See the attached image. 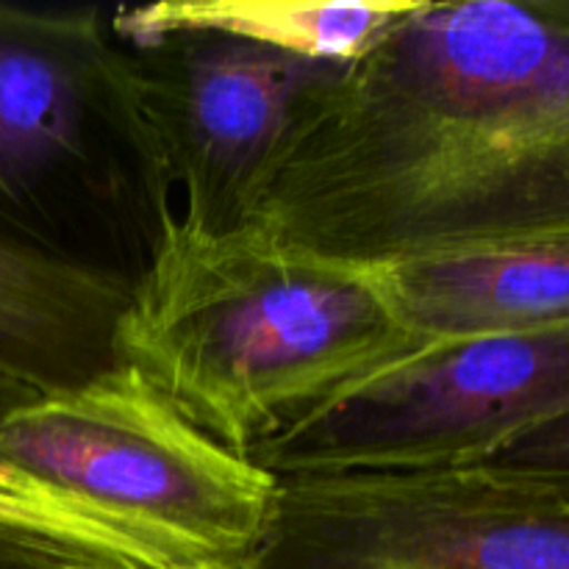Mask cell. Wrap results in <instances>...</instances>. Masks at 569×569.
Wrapping results in <instances>:
<instances>
[{"label": "cell", "mask_w": 569, "mask_h": 569, "mask_svg": "<svg viewBox=\"0 0 569 569\" xmlns=\"http://www.w3.org/2000/svg\"><path fill=\"white\" fill-rule=\"evenodd\" d=\"M411 348L367 264L167 206L111 331V365L239 456Z\"/></svg>", "instance_id": "2"}, {"label": "cell", "mask_w": 569, "mask_h": 569, "mask_svg": "<svg viewBox=\"0 0 569 569\" xmlns=\"http://www.w3.org/2000/svg\"><path fill=\"white\" fill-rule=\"evenodd\" d=\"M28 398H37V395L22 392V389H17L14 383H9V381H3V378H0V417H3L6 411L14 409L17 403H22V400H28Z\"/></svg>", "instance_id": "13"}, {"label": "cell", "mask_w": 569, "mask_h": 569, "mask_svg": "<svg viewBox=\"0 0 569 569\" xmlns=\"http://www.w3.org/2000/svg\"><path fill=\"white\" fill-rule=\"evenodd\" d=\"M231 220L359 264L569 239V0H420L303 94Z\"/></svg>", "instance_id": "1"}, {"label": "cell", "mask_w": 569, "mask_h": 569, "mask_svg": "<svg viewBox=\"0 0 569 569\" xmlns=\"http://www.w3.org/2000/svg\"><path fill=\"white\" fill-rule=\"evenodd\" d=\"M489 461L515 467L569 495V411L515 439Z\"/></svg>", "instance_id": "12"}, {"label": "cell", "mask_w": 569, "mask_h": 569, "mask_svg": "<svg viewBox=\"0 0 569 569\" xmlns=\"http://www.w3.org/2000/svg\"><path fill=\"white\" fill-rule=\"evenodd\" d=\"M250 569H569V495L498 461L278 478Z\"/></svg>", "instance_id": "5"}, {"label": "cell", "mask_w": 569, "mask_h": 569, "mask_svg": "<svg viewBox=\"0 0 569 569\" xmlns=\"http://www.w3.org/2000/svg\"><path fill=\"white\" fill-rule=\"evenodd\" d=\"M242 569H250V567H242Z\"/></svg>", "instance_id": "14"}, {"label": "cell", "mask_w": 569, "mask_h": 569, "mask_svg": "<svg viewBox=\"0 0 569 569\" xmlns=\"http://www.w3.org/2000/svg\"><path fill=\"white\" fill-rule=\"evenodd\" d=\"M420 0H164L120 9L111 28L137 48L183 33L242 39L317 64H348Z\"/></svg>", "instance_id": "10"}, {"label": "cell", "mask_w": 569, "mask_h": 569, "mask_svg": "<svg viewBox=\"0 0 569 569\" xmlns=\"http://www.w3.org/2000/svg\"><path fill=\"white\" fill-rule=\"evenodd\" d=\"M0 569L228 567L194 559L131 517L0 467Z\"/></svg>", "instance_id": "11"}, {"label": "cell", "mask_w": 569, "mask_h": 569, "mask_svg": "<svg viewBox=\"0 0 569 569\" xmlns=\"http://www.w3.org/2000/svg\"><path fill=\"white\" fill-rule=\"evenodd\" d=\"M417 345L569 322V239L367 264Z\"/></svg>", "instance_id": "8"}, {"label": "cell", "mask_w": 569, "mask_h": 569, "mask_svg": "<svg viewBox=\"0 0 569 569\" xmlns=\"http://www.w3.org/2000/svg\"><path fill=\"white\" fill-rule=\"evenodd\" d=\"M0 467L142 522L214 567H250L278 478L178 415L139 372L109 365L0 417Z\"/></svg>", "instance_id": "3"}, {"label": "cell", "mask_w": 569, "mask_h": 569, "mask_svg": "<svg viewBox=\"0 0 569 569\" xmlns=\"http://www.w3.org/2000/svg\"><path fill=\"white\" fill-rule=\"evenodd\" d=\"M128 103V59L89 11L0 3V217L87 159L92 109Z\"/></svg>", "instance_id": "7"}, {"label": "cell", "mask_w": 569, "mask_h": 569, "mask_svg": "<svg viewBox=\"0 0 569 569\" xmlns=\"http://www.w3.org/2000/svg\"><path fill=\"white\" fill-rule=\"evenodd\" d=\"M128 287L0 231V378L44 395L111 365Z\"/></svg>", "instance_id": "9"}, {"label": "cell", "mask_w": 569, "mask_h": 569, "mask_svg": "<svg viewBox=\"0 0 569 569\" xmlns=\"http://www.w3.org/2000/svg\"><path fill=\"white\" fill-rule=\"evenodd\" d=\"M142 50H156L161 61H128L133 133L187 183L183 214L228 222L295 106L333 64L217 33H183Z\"/></svg>", "instance_id": "6"}, {"label": "cell", "mask_w": 569, "mask_h": 569, "mask_svg": "<svg viewBox=\"0 0 569 569\" xmlns=\"http://www.w3.org/2000/svg\"><path fill=\"white\" fill-rule=\"evenodd\" d=\"M569 411V322L417 345L261 439L276 478L467 467Z\"/></svg>", "instance_id": "4"}]
</instances>
